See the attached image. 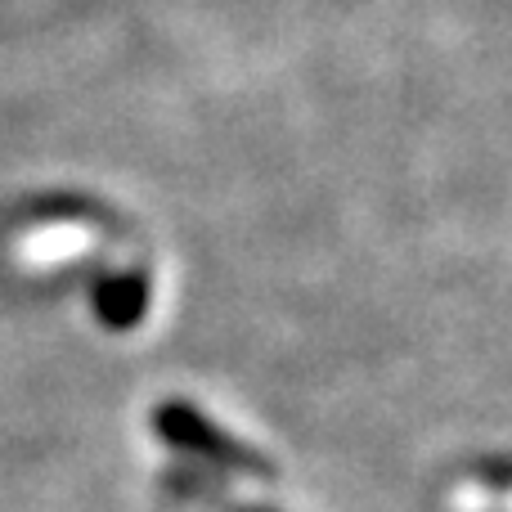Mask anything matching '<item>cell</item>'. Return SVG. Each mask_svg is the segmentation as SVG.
I'll list each match as a JSON object with an SVG mask.
<instances>
[{"label": "cell", "mask_w": 512, "mask_h": 512, "mask_svg": "<svg viewBox=\"0 0 512 512\" xmlns=\"http://www.w3.org/2000/svg\"><path fill=\"white\" fill-rule=\"evenodd\" d=\"M153 427H158V436L176 454L216 463V468L239 472V477H274V463L265 459V454H256L252 445L239 441V436L221 432V427H216L198 405H189V400H167V405H158Z\"/></svg>", "instance_id": "cell-1"}, {"label": "cell", "mask_w": 512, "mask_h": 512, "mask_svg": "<svg viewBox=\"0 0 512 512\" xmlns=\"http://www.w3.org/2000/svg\"><path fill=\"white\" fill-rule=\"evenodd\" d=\"M167 486L176 490V495L194 499V504L207 508V512H274V508H261V504H239V499H225V490H216L212 481L194 477V472H171Z\"/></svg>", "instance_id": "cell-2"}]
</instances>
